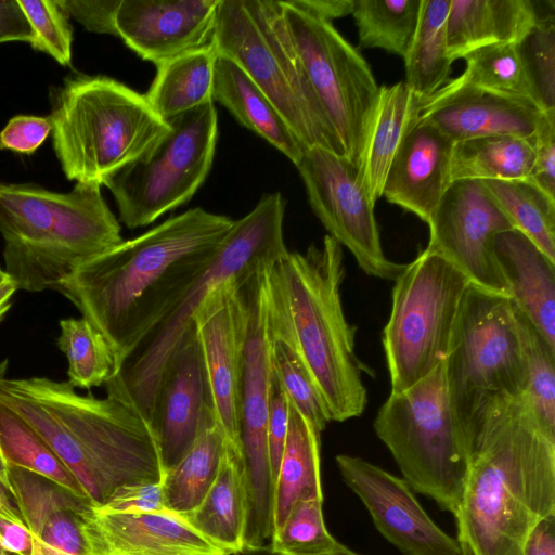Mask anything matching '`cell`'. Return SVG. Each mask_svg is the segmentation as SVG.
<instances>
[{
    "mask_svg": "<svg viewBox=\"0 0 555 555\" xmlns=\"http://www.w3.org/2000/svg\"><path fill=\"white\" fill-rule=\"evenodd\" d=\"M233 223L186 210L88 260L55 291L105 337L119 369L208 267Z\"/></svg>",
    "mask_w": 555,
    "mask_h": 555,
    "instance_id": "cell-1",
    "label": "cell"
},
{
    "mask_svg": "<svg viewBox=\"0 0 555 555\" xmlns=\"http://www.w3.org/2000/svg\"><path fill=\"white\" fill-rule=\"evenodd\" d=\"M555 515V438L524 397L492 409L472 442L454 513L460 555H524L527 539Z\"/></svg>",
    "mask_w": 555,
    "mask_h": 555,
    "instance_id": "cell-2",
    "label": "cell"
},
{
    "mask_svg": "<svg viewBox=\"0 0 555 555\" xmlns=\"http://www.w3.org/2000/svg\"><path fill=\"white\" fill-rule=\"evenodd\" d=\"M3 372L0 367V401L44 439L93 507L124 486L163 481L155 431L131 404L108 395H79L68 382L8 379Z\"/></svg>",
    "mask_w": 555,
    "mask_h": 555,
    "instance_id": "cell-3",
    "label": "cell"
},
{
    "mask_svg": "<svg viewBox=\"0 0 555 555\" xmlns=\"http://www.w3.org/2000/svg\"><path fill=\"white\" fill-rule=\"evenodd\" d=\"M270 292L331 422L360 416L367 404L356 352L357 327L345 315L343 247L330 235L304 253L286 251L268 269Z\"/></svg>",
    "mask_w": 555,
    "mask_h": 555,
    "instance_id": "cell-4",
    "label": "cell"
},
{
    "mask_svg": "<svg viewBox=\"0 0 555 555\" xmlns=\"http://www.w3.org/2000/svg\"><path fill=\"white\" fill-rule=\"evenodd\" d=\"M101 185L67 193L0 183V232L5 273L17 289H55L88 260L122 242Z\"/></svg>",
    "mask_w": 555,
    "mask_h": 555,
    "instance_id": "cell-5",
    "label": "cell"
},
{
    "mask_svg": "<svg viewBox=\"0 0 555 555\" xmlns=\"http://www.w3.org/2000/svg\"><path fill=\"white\" fill-rule=\"evenodd\" d=\"M49 118L66 178L101 186L145 155L169 130L145 95L106 76L66 79Z\"/></svg>",
    "mask_w": 555,
    "mask_h": 555,
    "instance_id": "cell-6",
    "label": "cell"
},
{
    "mask_svg": "<svg viewBox=\"0 0 555 555\" xmlns=\"http://www.w3.org/2000/svg\"><path fill=\"white\" fill-rule=\"evenodd\" d=\"M285 207L281 193H269L251 211L234 221L208 267L105 383L108 396L131 404L151 424L164 366L206 297L287 251L283 235Z\"/></svg>",
    "mask_w": 555,
    "mask_h": 555,
    "instance_id": "cell-7",
    "label": "cell"
},
{
    "mask_svg": "<svg viewBox=\"0 0 555 555\" xmlns=\"http://www.w3.org/2000/svg\"><path fill=\"white\" fill-rule=\"evenodd\" d=\"M211 42L262 90L306 150L345 156L295 51L280 1L219 0Z\"/></svg>",
    "mask_w": 555,
    "mask_h": 555,
    "instance_id": "cell-8",
    "label": "cell"
},
{
    "mask_svg": "<svg viewBox=\"0 0 555 555\" xmlns=\"http://www.w3.org/2000/svg\"><path fill=\"white\" fill-rule=\"evenodd\" d=\"M373 428L411 489L454 515L472 442L451 406L444 362L406 390L390 392Z\"/></svg>",
    "mask_w": 555,
    "mask_h": 555,
    "instance_id": "cell-9",
    "label": "cell"
},
{
    "mask_svg": "<svg viewBox=\"0 0 555 555\" xmlns=\"http://www.w3.org/2000/svg\"><path fill=\"white\" fill-rule=\"evenodd\" d=\"M444 373L451 406L470 442L480 421L492 409L524 396L525 362L507 296L470 285Z\"/></svg>",
    "mask_w": 555,
    "mask_h": 555,
    "instance_id": "cell-10",
    "label": "cell"
},
{
    "mask_svg": "<svg viewBox=\"0 0 555 555\" xmlns=\"http://www.w3.org/2000/svg\"><path fill=\"white\" fill-rule=\"evenodd\" d=\"M383 331L390 392L412 387L446 361L472 283L441 255L425 248L393 281Z\"/></svg>",
    "mask_w": 555,
    "mask_h": 555,
    "instance_id": "cell-11",
    "label": "cell"
},
{
    "mask_svg": "<svg viewBox=\"0 0 555 555\" xmlns=\"http://www.w3.org/2000/svg\"><path fill=\"white\" fill-rule=\"evenodd\" d=\"M167 122L168 132L145 155L103 184L129 229L149 225L189 202L210 171L218 138L214 101Z\"/></svg>",
    "mask_w": 555,
    "mask_h": 555,
    "instance_id": "cell-12",
    "label": "cell"
},
{
    "mask_svg": "<svg viewBox=\"0 0 555 555\" xmlns=\"http://www.w3.org/2000/svg\"><path fill=\"white\" fill-rule=\"evenodd\" d=\"M282 13L308 80L346 158L358 167L379 86L370 65L332 25L289 0Z\"/></svg>",
    "mask_w": 555,
    "mask_h": 555,
    "instance_id": "cell-13",
    "label": "cell"
},
{
    "mask_svg": "<svg viewBox=\"0 0 555 555\" xmlns=\"http://www.w3.org/2000/svg\"><path fill=\"white\" fill-rule=\"evenodd\" d=\"M271 263L256 270L243 283L247 328L241 379L240 439L249 489L245 541L248 552L263 550L272 534L274 482L267 440L273 377L268 299V267Z\"/></svg>",
    "mask_w": 555,
    "mask_h": 555,
    "instance_id": "cell-14",
    "label": "cell"
},
{
    "mask_svg": "<svg viewBox=\"0 0 555 555\" xmlns=\"http://www.w3.org/2000/svg\"><path fill=\"white\" fill-rule=\"evenodd\" d=\"M296 167L327 235L351 253L365 274L395 281L405 264L391 261L383 250L375 205L361 184L358 167L320 147L306 150Z\"/></svg>",
    "mask_w": 555,
    "mask_h": 555,
    "instance_id": "cell-15",
    "label": "cell"
},
{
    "mask_svg": "<svg viewBox=\"0 0 555 555\" xmlns=\"http://www.w3.org/2000/svg\"><path fill=\"white\" fill-rule=\"evenodd\" d=\"M428 227L426 248L449 260L473 285L507 296L492 242L498 233L513 227L482 181H452Z\"/></svg>",
    "mask_w": 555,
    "mask_h": 555,
    "instance_id": "cell-16",
    "label": "cell"
},
{
    "mask_svg": "<svg viewBox=\"0 0 555 555\" xmlns=\"http://www.w3.org/2000/svg\"><path fill=\"white\" fill-rule=\"evenodd\" d=\"M249 275L211 292L193 319L217 422L229 443L237 449H241V379L247 328L243 283Z\"/></svg>",
    "mask_w": 555,
    "mask_h": 555,
    "instance_id": "cell-17",
    "label": "cell"
},
{
    "mask_svg": "<svg viewBox=\"0 0 555 555\" xmlns=\"http://www.w3.org/2000/svg\"><path fill=\"white\" fill-rule=\"evenodd\" d=\"M335 461L376 529L403 555H460L456 540L435 524L403 478L359 456L338 454Z\"/></svg>",
    "mask_w": 555,
    "mask_h": 555,
    "instance_id": "cell-18",
    "label": "cell"
},
{
    "mask_svg": "<svg viewBox=\"0 0 555 555\" xmlns=\"http://www.w3.org/2000/svg\"><path fill=\"white\" fill-rule=\"evenodd\" d=\"M212 421L217 418L193 322L164 366L151 418L165 474L182 459Z\"/></svg>",
    "mask_w": 555,
    "mask_h": 555,
    "instance_id": "cell-19",
    "label": "cell"
},
{
    "mask_svg": "<svg viewBox=\"0 0 555 555\" xmlns=\"http://www.w3.org/2000/svg\"><path fill=\"white\" fill-rule=\"evenodd\" d=\"M219 0H121L116 30L156 66L210 44Z\"/></svg>",
    "mask_w": 555,
    "mask_h": 555,
    "instance_id": "cell-20",
    "label": "cell"
},
{
    "mask_svg": "<svg viewBox=\"0 0 555 555\" xmlns=\"http://www.w3.org/2000/svg\"><path fill=\"white\" fill-rule=\"evenodd\" d=\"M89 555H229L193 529L180 515L82 512Z\"/></svg>",
    "mask_w": 555,
    "mask_h": 555,
    "instance_id": "cell-21",
    "label": "cell"
},
{
    "mask_svg": "<svg viewBox=\"0 0 555 555\" xmlns=\"http://www.w3.org/2000/svg\"><path fill=\"white\" fill-rule=\"evenodd\" d=\"M545 113L524 99L444 85L421 102L418 119L459 142L489 135L532 138Z\"/></svg>",
    "mask_w": 555,
    "mask_h": 555,
    "instance_id": "cell-22",
    "label": "cell"
},
{
    "mask_svg": "<svg viewBox=\"0 0 555 555\" xmlns=\"http://www.w3.org/2000/svg\"><path fill=\"white\" fill-rule=\"evenodd\" d=\"M453 145L449 137L417 116L395 154L383 196L428 224L452 182Z\"/></svg>",
    "mask_w": 555,
    "mask_h": 555,
    "instance_id": "cell-23",
    "label": "cell"
},
{
    "mask_svg": "<svg viewBox=\"0 0 555 555\" xmlns=\"http://www.w3.org/2000/svg\"><path fill=\"white\" fill-rule=\"evenodd\" d=\"M12 498L43 555H89L82 512L91 503L29 470L9 466Z\"/></svg>",
    "mask_w": 555,
    "mask_h": 555,
    "instance_id": "cell-24",
    "label": "cell"
},
{
    "mask_svg": "<svg viewBox=\"0 0 555 555\" xmlns=\"http://www.w3.org/2000/svg\"><path fill=\"white\" fill-rule=\"evenodd\" d=\"M492 254L512 305L555 348V262L515 229L494 236Z\"/></svg>",
    "mask_w": 555,
    "mask_h": 555,
    "instance_id": "cell-25",
    "label": "cell"
},
{
    "mask_svg": "<svg viewBox=\"0 0 555 555\" xmlns=\"http://www.w3.org/2000/svg\"><path fill=\"white\" fill-rule=\"evenodd\" d=\"M181 517L229 555L245 552L249 489L241 449L228 441L218 474L206 495Z\"/></svg>",
    "mask_w": 555,
    "mask_h": 555,
    "instance_id": "cell-26",
    "label": "cell"
},
{
    "mask_svg": "<svg viewBox=\"0 0 555 555\" xmlns=\"http://www.w3.org/2000/svg\"><path fill=\"white\" fill-rule=\"evenodd\" d=\"M539 16L532 0H451L447 49L452 63L493 44H519Z\"/></svg>",
    "mask_w": 555,
    "mask_h": 555,
    "instance_id": "cell-27",
    "label": "cell"
},
{
    "mask_svg": "<svg viewBox=\"0 0 555 555\" xmlns=\"http://www.w3.org/2000/svg\"><path fill=\"white\" fill-rule=\"evenodd\" d=\"M421 102L404 81L379 87L358 164L359 179L374 205L383 196L391 162L418 116Z\"/></svg>",
    "mask_w": 555,
    "mask_h": 555,
    "instance_id": "cell-28",
    "label": "cell"
},
{
    "mask_svg": "<svg viewBox=\"0 0 555 555\" xmlns=\"http://www.w3.org/2000/svg\"><path fill=\"white\" fill-rule=\"evenodd\" d=\"M212 99L295 166L299 163L306 149L281 113L236 63L219 54L215 66Z\"/></svg>",
    "mask_w": 555,
    "mask_h": 555,
    "instance_id": "cell-29",
    "label": "cell"
},
{
    "mask_svg": "<svg viewBox=\"0 0 555 555\" xmlns=\"http://www.w3.org/2000/svg\"><path fill=\"white\" fill-rule=\"evenodd\" d=\"M320 435L291 403L285 447L273 486L272 533L297 502L323 499Z\"/></svg>",
    "mask_w": 555,
    "mask_h": 555,
    "instance_id": "cell-30",
    "label": "cell"
},
{
    "mask_svg": "<svg viewBox=\"0 0 555 555\" xmlns=\"http://www.w3.org/2000/svg\"><path fill=\"white\" fill-rule=\"evenodd\" d=\"M218 52L212 42L157 65L145 94L154 112L165 121L212 102Z\"/></svg>",
    "mask_w": 555,
    "mask_h": 555,
    "instance_id": "cell-31",
    "label": "cell"
},
{
    "mask_svg": "<svg viewBox=\"0 0 555 555\" xmlns=\"http://www.w3.org/2000/svg\"><path fill=\"white\" fill-rule=\"evenodd\" d=\"M534 160L532 138L489 135L454 142L451 180H528Z\"/></svg>",
    "mask_w": 555,
    "mask_h": 555,
    "instance_id": "cell-32",
    "label": "cell"
},
{
    "mask_svg": "<svg viewBox=\"0 0 555 555\" xmlns=\"http://www.w3.org/2000/svg\"><path fill=\"white\" fill-rule=\"evenodd\" d=\"M451 0H422L420 20L403 60L405 85L421 101L448 81L452 61L447 49V18Z\"/></svg>",
    "mask_w": 555,
    "mask_h": 555,
    "instance_id": "cell-33",
    "label": "cell"
},
{
    "mask_svg": "<svg viewBox=\"0 0 555 555\" xmlns=\"http://www.w3.org/2000/svg\"><path fill=\"white\" fill-rule=\"evenodd\" d=\"M228 440L217 421L209 423L163 479L165 504L180 516L193 511L212 485Z\"/></svg>",
    "mask_w": 555,
    "mask_h": 555,
    "instance_id": "cell-34",
    "label": "cell"
},
{
    "mask_svg": "<svg viewBox=\"0 0 555 555\" xmlns=\"http://www.w3.org/2000/svg\"><path fill=\"white\" fill-rule=\"evenodd\" d=\"M268 299L274 372L293 406L321 434L331 422L328 412L288 334L284 318L273 300L269 279Z\"/></svg>",
    "mask_w": 555,
    "mask_h": 555,
    "instance_id": "cell-35",
    "label": "cell"
},
{
    "mask_svg": "<svg viewBox=\"0 0 555 555\" xmlns=\"http://www.w3.org/2000/svg\"><path fill=\"white\" fill-rule=\"evenodd\" d=\"M464 60L466 63L464 72L447 82V86L475 88L524 99L542 109L518 44L502 43L483 47L470 52Z\"/></svg>",
    "mask_w": 555,
    "mask_h": 555,
    "instance_id": "cell-36",
    "label": "cell"
},
{
    "mask_svg": "<svg viewBox=\"0 0 555 555\" xmlns=\"http://www.w3.org/2000/svg\"><path fill=\"white\" fill-rule=\"evenodd\" d=\"M482 182L513 229L555 262V198L529 180Z\"/></svg>",
    "mask_w": 555,
    "mask_h": 555,
    "instance_id": "cell-37",
    "label": "cell"
},
{
    "mask_svg": "<svg viewBox=\"0 0 555 555\" xmlns=\"http://www.w3.org/2000/svg\"><path fill=\"white\" fill-rule=\"evenodd\" d=\"M0 451L8 466L38 474L89 501L78 480L44 439L21 415L1 401Z\"/></svg>",
    "mask_w": 555,
    "mask_h": 555,
    "instance_id": "cell-38",
    "label": "cell"
},
{
    "mask_svg": "<svg viewBox=\"0 0 555 555\" xmlns=\"http://www.w3.org/2000/svg\"><path fill=\"white\" fill-rule=\"evenodd\" d=\"M422 0H354L359 43L404 57L416 30Z\"/></svg>",
    "mask_w": 555,
    "mask_h": 555,
    "instance_id": "cell-39",
    "label": "cell"
},
{
    "mask_svg": "<svg viewBox=\"0 0 555 555\" xmlns=\"http://www.w3.org/2000/svg\"><path fill=\"white\" fill-rule=\"evenodd\" d=\"M60 328L57 346L67 358L68 383L83 389L105 385L118 369L105 337L83 318L61 320Z\"/></svg>",
    "mask_w": 555,
    "mask_h": 555,
    "instance_id": "cell-40",
    "label": "cell"
},
{
    "mask_svg": "<svg viewBox=\"0 0 555 555\" xmlns=\"http://www.w3.org/2000/svg\"><path fill=\"white\" fill-rule=\"evenodd\" d=\"M526 371L524 399L543 430L555 438V348L515 309Z\"/></svg>",
    "mask_w": 555,
    "mask_h": 555,
    "instance_id": "cell-41",
    "label": "cell"
},
{
    "mask_svg": "<svg viewBox=\"0 0 555 555\" xmlns=\"http://www.w3.org/2000/svg\"><path fill=\"white\" fill-rule=\"evenodd\" d=\"M323 499L297 502L270 539L273 555H338L339 543L326 529Z\"/></svg>",
    "mask_w": 555,
    "mask_h": 555,
    "instance_id": "cell-42",
    "label": "cell"
},
{
    "mask_svg": "<svg viewBox=\"0 0 555 555\" xmlns=\"http://www.w3.org/2000/svg\"><path fill=\"white\" fill-rule=\"evenodd\" d=\"M544 112H555V16L539 13L538 20L518 44Z\"/></svg>",
    "mask_w": 555,
    "mask_h": 555,
    "instance_id": "cell-43",
    "label": "cell"
},
{
    "mask_svg": "<svg viewBox=\"0 0 555 555\" xmlns=\"http://www.w3.org/2000/svg\"><path fill=\"white\" fill-rule=\"evenodd\" d=\"M33 33L30 46L61 65L72 63L73 30L68 16L52 0H17Z\"/></svg>",
    "mask_w": 555,
    "mask_h": 555,
    "instance_id": "cell-44",
    "label": "cell"
},
{
    "mask_svg": "<svg viewBox=\"0 0 555 555\" xmlns=\"http://www.w3.org/2000/svg\"><path fill=\"white\" fill-rule=\"evenodd\" d=\"M534 160L528 179L555 198V112H546L533 135Z\"/></svg>",
    "mask_w": 555,
    "mask_h": 555,
    "instance_id": "cell-45",
    "label": "cell"
},
{
    "mask_svg": "<svg viewBox=\"0 0 555 555\" xmlns=\"http://www.w3.org/2000/svg\"><path fill=\"white\" fill-rule=\"evenodd\" d=\"M289 411L291 401L273 369L267 421V440L273 482L285 447Z\"/></svg>",
    "mask_w": 555,
    "mask_h": 555,
    "instance_id": "cell-46",
    "label": "cell"
},
{
    "mask_svg": "<svg viewBox=\"0 0 555 555\" xmlns=\"http://www.w3.org/2000/svg\"><path fill=\"white\" fill-rule=\"evenodd\" d=\"M96 508L124 513L170 512L165 504L163 481L124 486L117 489L102 506Z\"/></svg>",
    "mask_w": 555,
    "mask_h": 555,
    "instance_id": "cell-47",
    "label": "cell"
},
{
    "mask_svg": "<svg viewBox=\"0 0 555 555\" xmlns=\"http://www.w3.org/2000/svg\"><path fill=\"white\" fill-rule=\"evenodd\" d=\"M52 131L49 117L18 115L9 120L0 132V149L33 154Z\"/></svg>",
    "mask_w": 555,
    "mask_h": 555,
    "instance_id": "cell-48",
    "label": "cell"
},
{
    "mask_svg": "<svg viewBox=\"0 0 555 555\" xmlns=\"http://www.w3.org/2000/svg\"><path fill=\"white\" fill-rule=\"evenodd\" d=\"M63 12L87 30L117 36L116 14L121 0H56Z\"/></svg>",
    "mask_w": 555,
    "mask_h": 555,
    "instance_id": "cell-49",
    "label": "cell"
},
{
    "mask_svg": "<svg viewBox=\"0 0 555 555\" xmlns=\"http://www.w3.org/2000/svg\"><path fill=\"white\" fill-rule=\"evenodd\" d=\"M33 33L17 0H0V43L25 41L30 44Z\"/></svg>",
    "mask_w": 555,
    "mask_h": 555,
    "instance_id": "cell-50",
    "label": "cell"
},
{
    "mask_svg": "<svg viewBox=\"0 0 555 555\" xmlns=\"http://www.w3.org/2000/svg\"><path fill=\"white\" fill-rule=\"evenodd\" d=\"M0 541L15 555H31L35 538L25 525L14 522L0 516Z\"/></svg>",
    "mask_w": 555,
    "mask_h": 555,
    "instance_id": "cell-51",
    "label": "cell"
},
{
    "mask_svg": "<svg viewBox=\"0 0 555 555\" xmlns=\"http://www.w3.org/2000/svg\"><path fill=\"white\" fill-rule=\"evenodd\" d=\"M311 15L332 23L333 20L352 14L354 0H289Z\"/></svg>",
    "mask_w": 555,
    "mask_h": 555,
    "instance_id": "cell-52",
    "label": "cell"
},
{
    "mask_svg": "<svg viewBox=\"0 0 555 555\" xmlns=\"http://www.w3.org/2000/svg\"><path fill=\"white\" fill-rule=\"evenodd\" d=\"M524 555H555V515L534 527L526 541Z\"/></svg>",
    "mask_w": 555,
    "mask_h": 555,
    "instance_id": "cell-53",
    "label": "cell"
},
{
    "mask_svg": "<svg viewBox=\"0 0 555 555\" xmlns=\"http://www.w3.org/2000/svg\"><path fill=\"white\" fill-rule=\"evenodd\" d=\"M0 516L14 522L25 525L24 519L10 492L0 483Z\"/></svg>",
    "mask_w": 555,
    "mask_h": 555,
    "instance_id": "cell-54",
    "label": "cell"
},
{
    "mask_svg": "<svg viewBox=\"0 0 555 555\" xmlns=\"http://www.w3.org/2000/svg\"><path fill=\"white\" fill-rule=\"evenodd\" d=\"M17 291L14 282L9 278L0 283V321L11 307V298Z\"/></svg>",
    "mask_w": 555,
    "mask_h": 555,
    "instance_id": "cell-55",
    "label": "cell"
},
{
    "mask_svg": "<svg viewBox=\"0 0 555 555\" xmlns=\"http://www.w3.org/2000/svg\"><path fill=\"white\" fill-rule=\"evenodd\" d=\"M0 483L10 492L12 495L11 483L9 480V466L0 451Z\"/></svg>",
    "mask_w": 555,
    "mask_h": 555,
    "instance_id": "cell-56",
    "label": "cell"
},
{
    "mask_svg": "<svg viewBox=\"0 0 555 555\" xmlns=\"http://www.w3.org/2000/svg\"><path fill=\"white\" fill-rule=\"evenodd\" d=\"M268 555H273L269 552ZM338 555H360L353 551H351L350 548H348L347 546H345L344 544L340 545V548H339V553Z\"/></svg>",
    "mask_w": 555,
    "mask_h": 555,
    "instance_id": "cell-57",
    "label": "cell"
},
{
    "mask_svg": "<svg viewBox=\"0 0 555 555\" xmlns=\"http://www.w3.org/2000/svg\"><path fill=\"white\" fill-rule=\"evenodd\" d=\"M31 555H43L40 550L39 543L36 539H35V545H34V551H33Z\"/></svg>",
    "mask_w": 555,
    "mask_h": 555,
    "instance_id": "cell-58",
    "label": "cell"
},
{
    "mask_svg": "<svg viewBox=\"0 0 555 555\" xmlns=\"http://www.w3.org/2000/svg\"><path fill=\"white\" fill-rule=\"evenodd\" d=\"M0 555H15V554H13V553L9 552V551L3 546V544H2V543H1V541H0Z\"/></svg>",
    "mask_w": 555,
    "mask_h": 555,
    "instance_id": "cell-59",
    "label": "cell"
},
{
    "mask_svg": "<svg viewBox=\"0 0 555 555\" xmlns=\"http://www.w3.org/2000/svg\"><path fill=\"white\" fill-rule=\"evenodd\" d=\"M9 279L4 270L0 269V283Z\"/></svg>",
    "mask_w": 555,
    "mask_h": 555,
    "instance_id": "cell-60",
    "label": "cell"
}]
</instances>
